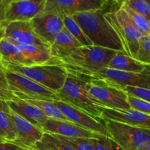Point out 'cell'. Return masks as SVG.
<instances>
[{
    "mask_svg": "<svg viewBox=\"0 0 150 150\" xmlns=\"http://www.w3.org/2000/svg\"><path fill=\"white\" fill-rule=\"evenodd\" d=\"M135 59L145 65L150 66V35L142 38Z\"/></svg>",
    "mask_w": 150,
    "mask_h": 150,
    "instance_id": "obj_30",
    "label": "cell"
},
{
    "mask_svg": "<svg viewBox=\"0 0 150 150\" xmlns=\"http://www.w3.org/2000/svg\"><path fill=\"white\" fill-rule=\"evenodd\" d=\"M25 101L40 109L48 118L70 122L68 118H67L60 111V110L54 105L52 101L42 100H26Z\"/></svg>",
    "mask_w": 150,
    "mask_h": 150,
    "instance_id": "obj_26",
    "label": "cell"
},
{
    "mask_svg": "<svg viewBox=\"0 0 150 150\" xmlns=\"http://www.w3.org/2000/svg\"><path fill=\"white\" fill-rule=\"evenodd\" d=\"M127 100L131 108L150 115V103L131 96H128Z\"/></svg>",
    "mask_w": 150,
    "mask_h": 150,
    "instance_id": "obj_33",
    "label": "cell"
},
{
    "mask_svg": "<svg viewBox=\"0 0 150 150\" xmlns=\"http://www.w3.org/2000/svg\"><path fill=\"white\" fill-rule=\"evenodd\" d=\"M54 136L69 145L74 150H94L95 139L64 137L59 135H54Z\"/></svg>",
    "mask_w": 150,
    "mask_h": 150,
    "instance_id": "obj_28",
    "label": "cell"
},
{
    "mask_svg": "<svg viewBox=\"0 0 150 150\" xmlns=\"http://www.w3.org/2000/svg\"><path fill=\"white\" fill-rule=\"evenodd\" d=\"M94 150H122L111 138L101 136L95 139Z\"/></svg>",
    "mask_w": 150,
    "mask_h": 150,
    "instance_id": "obj_31",
    "label": "cell"
},
{
    "mask_svg": "<svg viewBox=\"0 0 150 150\" xmlns=\"http://www.w3.org/2000/svg\"><path fill=\"white\" fill-rule=\"evenodd\" d=\"M0 54L2 59L1 62L19 66L35 65L31 60L22 54L14 43L5 38L0 41Z\"/></svg>",
    "mask_w": 150,
    "mask_h": 150,
    "instance_id": "obj_20",
    "label": "cell"
},
{
    "mask_svg": "<svg viewBox=\"0 0 150 150\" xmlns=\"http://www.w3.org/2000/svg\"><path fill=\"white\" fill-rule=\"evenodd\" d=\"M64 28L81 44L82 46H92L93 43L87 38L81 26L74 19L73 16H64L62 17Z\"/></svg>",
    "mask_w": 150,
    "mask_h": 150,
    "instance_id": "obj_25",
    "label": "cell"
},
{
    "mask_svg": "<svg viewBox=\"0 0 150 150\" xmlns=\"http://www.w3.org/2000/svg\"><path fill=\"white\" fill-rule=\"evenodd\" d=\"M147 65L127 56L125 53L118 51L108 64V68L133 73H142L147 67Z\"/></svg>",
    "mask_w": 150,
    "mask_h": 150,
    "instance_id": "obj_22",
    "label": "cell"
},
{
    "mask_svg": "<svg viewBox=\"0 0 150 150\" xmlns=\"http://www.w3.org/2000/svg\"><path fill=\"white\" fill-rule=\"evenodd\" d=\"M145 150H150V144L147 146V147L146 148V149H145Z\"/></svg>",
    "mask_w": 150,
    "mask_h": 150,
    "instance_id": "obj_40",
    "label": "cell"
},
{
    "mask_svg": "<svg viewBox=\"0 0 150 150\" xmlns=\"http://www.w3.org/2000/svg\"><path fill=\"white\" fill-rule=\"evenodd\" d=\"M0 150H26L10 142H0Z\"/></svg>",
    "mask_w": 150,
    "mask_h": 150,
    "instance_id": "obj_36",
    "label": "cell"
},
{
    "mask_svg": "<svg viewBox=\"0 0 150 150\" xmlns=\"http://www.w3.org/2000/svg\"><path fill=\"white\" fill-rule=\"evenodd\" d=\"M81 46V44L64 28L56 37L54 43L50 48V51L54 59H59L65 57L71 50Z\"/></svg>",
    "mask_w": 150,
    "mask_h": 150,
    "instance_id": "obj_19",
    "label": "cell"
},
{
    "mask_svg": "<svg viewBox=\"0 0 150 150\" xmlns=\"http://www.w3.org/2000/svg\"><path fill=\"white\" fill-rule=\"evenodd\" d=\"M0 142H7L4 133L0 130Z\"/></svg>",
    "mask_w": 150,
    "mask_h": 150,
    "instance_id": "obj_39",
    "label": "cell"
},
{
    "mask_svg": "<svg viewBox=\"0 0 150 150\" xmlns=\"http://www.w3.org/2000/svg\"><path fill=\"white\" fill-rule=\"evenodd\" d=\"M7 102L0 101V130L4 133L7 142L13 143L17 138L16 127Z\"/></svg>",
    "mask_w": 150,
    "mask_h": 150,
    "instance_id": "obj_23",
    "label": "cell"
},
{
    "mask_svg": "<svg viewBox=\"0 0 150 150\" xmlns=\"http://www.w3.org/2000/svg\"><path fill=\"white\" fill-rule=\"evenodd\" d=\"M102 120H110L133 127L150 130V115L130 108L127 110L111 109L102 107Z\"/></svg>",
    "mask_w": 150,
    "mask_h": 150,
    "instance_id": "obj_15",
    "label": "cell"
},
{
    "mask_svg": "<svg viewBox=\"0 0 150 150\" xmlns=\"http://www.w3.org/2000/svg\"><path fill=\"white\" fill-rule=\"evenodd\" d=\"M114 2L107 1L101 9L73 16L93 45L125 53L120 38L105 18V13L112 7Z\"/></svg>",
    "mask_w": 150,
    "mask_h": 150,
    "instance_id": "obj_1",
    "label": "cell"
},
{
    "mask_svg": "<svg viewBox=\"0 0 150 150\" xmlns=\"http://www.w3.org/2000/svg\"><path fill=\"white\" fill-rule=\"evenodd\" d=\"M122 2L150 21V5L147 0H125Z\"/></svg>",
    "mask_w": 150,
    "mask_h": 150,
    "instance_id": "obj_29",
    "label": "cell"
},
{
    "mask_svg": "<svg viewBox=\"0 0 150 150\" xmlns=\"http://www.w3.org/2000/svg\"><path fill=\"white\" fill-rule=\"evenodd\" d=\"M122 90L125 91L128 96L139 98V99L150 103V89L127 86L124 88Z\"/></svg>",
    "mask_w": 150,
    "mask_h": 150,
    "instance_id": "obj_32",
    "label": "cell"
},
{
    "mask_svg": "<svg viewBox=\"0 0 150 150\" xmlns=\"http://www.w3.org/2000/svg\"><path fill=\"white\" fill-rule=\"evenodd\" d=\"M0 81H6L5 69L0 64Z\"/></svg>",
    "mask_w": 150,
    "mask_h": 150,
    "instance_id": "obj_37",
    "label": "cell"
},
{
    "mask_svg": "<svg viewBox=\"0 0 150 150\" xmlns=\"http://www.w3.org/2000/svg\"><path fill=\"white\" fill-rule=\"evenodd\" d=\"M31 150H74L53 134L44 133L42 139Z\"/></svg>",
    "mask_w": 150,
    "mask_h": 150,
    "instance_id": "obj_24",
    "label": "cell"
},
{
    "mask_svg": "<svg viewBox=\"0 0 150 150\" xmlns=\"http://www.w3.org/2000/svg\"><path fill=\"white\" fill-rule=\"evenodd\" d=\"M111 138L122 150H145L150 144V130L110 120H103Z\"/></svg>",
    "mask_w": 150,
    "mask_h": 150,
    "instance_id": "obj_6",
    "label": "cell"
},
{
    "mask_svg": "<svg viewBox=\"0 0 150 150\" xmlns=\"http://www.w3.org/2000/svg\"><path fill=\"white\" fill-rule=\"evenodd\" d=\"M90 77L102 81L113 87L121 89L127 86L150 89V66H148L144 71L139 73L106 67Z\"/></svg>",
    "mask_w": 150,
    "mask_h": 150,
    "instance_id": "obj_8",
    "label": "cell"
},
{
    "mask_svg": "<svg viewBox=\"0 0 150 150\" xmlns=\"http://www.w3.org/2000/svg\"><path fill=\"white\" fill-rule=\"evenodd\" d=\"M10 114L17 133V138L12 144L23 149L31 150L42 139L44 132L12 110Z\"/></svg>",
    "mask_w": 150,
    "mask_h": 150,
    "instance_id": "obj_14",
    "label": "cell"
},
{
    "mask_svg": "<svg viewBox=\"0 0 150 150\" xmlns=\"http://www.w3.org/2000/svg\"><path fill=\"white\" fill-rule=\"evenodd\" d=\"M120 3H121L122 7L127 13L129 18L130 19L132 23L134 25L135 27L143 35L144 37L150 35V21L142 15L133 11L132 9L123 4L122 1H120Z\"/></svg>",
    "mask_w": 150,
    "mask_h": 150,
    "instance_id": "obj_27",
    "label": "cell"
},
{
    "mask_svg": "<svg viewBox=\"0 0 150 150\" xmlns=\"http://www.w3.org/2000/svg\"><path fill=\"white\" fill-rule=\"evenodd\" d=\"M19 100L16 92L10 89L7 81H0V101H13Z\"/></svg>",
    "mask_w": 150,
    "mask_h": 150,
    "instance_id": "obj_34",
    "label": "cell"
},
{
    "mask_svg": "<svg viewBox=\"0 0 150 150\" xmlns=\"http://www.w3.org/2000/svg\"><path fill=\"white\" fill-rule=\"evenodd\" d=\"M10 0H0V26H7L6 13Z\"/></svg>",
    "mask_w": 150,
    "mask_h": 150,
    "instance_id": "obj_35",
    "label": "cell"
},
{
    "mask_svg": "<svg viewBox=\"0 0 150 150\" xmlns=\"http://www.w3.org/2000/svg\"><path fill=\"white\" fill-rule=\"evenodd\" d=\"M53 103L60 111L75 125L92 133L111 138L104 125L103 120H98L79 108L62 101H53Z\"/></svg>",
    "mask_w": 150,
    "mask_h": 150,
    "instance_id": "obj_11",
    "label": "cell"
},
{
    "mask_svg": "<svg viewBox=\"0 0 150 150\" xmlns=\"http://www.w3.org/2000/svg\"><path fill=\"white\" fill-rule=\"evenodd\" d=\"M7 105L16 114L24 118L32 125L42 130L48 117L38 108L23 100L7 101Z\"/></svg>",
    "mask_w": 150,
    "mask_h": 150,
    "instance_id": "obj_18",
    "label": "cell"
},
{
    "mask_svg": "<svg viewBox=\"0 0 150 150\" xmlns=\"http://www.w3.org/2000/svg\"><path fill=\"white\" fill-rule=\"evenodd\" d=\"M89 77L86 84L88 92L105 108L121 110L131 108L127 100L128 95L125 91L109 86L105 82L93 77Z\"/></svg>",
    "mask_w": 150,
    "mask_h": 150,
    "instance_id": "obj_9",
    "label": "cell"
},
{
    "mask_svg": "<svg viewBox=\"0 0 150 150\" xmlns=\"http://www.w3.org/2000/svg\"><path fill=\"white\" fill-rule=\"evenodd\" d=\"M2 61V59H1V54H0V63H1V62Z\"/></svg>",
    "mask_w": 150,
    "mask_h": 150,
    "instance_id": "obj_41",
    "label": "cell"
},
{
    "mask_svg": "<svg viewBox=\"0 0 150 150\" xmlns=\"http://www.w3.org/2000/svg\"><path fill=\"white\" fill-rule=\"evenodd\" d=\"M6 70L23 75L51 90L58 92L64 86L68 72L58 64L19 66L1 62Z\"/></svg>",
    "mask_w": 150,
    "mask_h": 150,
    "instance_id": "obj_5",
    "label": "cell"
},
{
    "mask_svg": "<svg viewBox=\"0 0 150 150\" xmlns=\"http://www.w3.org/2000/svg\"><path fill=\"white\" fill-rule=\"evenodd\" d=\"M105 18L120 38L125 53L135 59L144 36L132 23L120 1H114Z\"/></svg>",
    "mask_w": 150,
    "mask_h": 150,
    "instance_id": "obj_4",
    "label": "cell"
},
{
    "mask_svg": "<svg viewBox=\"0 0 150 150\" xmlns=\"http://www.w3.org/2000/svg\"><path fill=\"white\" fill-rule=\"evenodd\" d=\"M89 78L85 75L68 72L64 86L57 93L62 102L76 107L98 120H103L101 114L102 107L104 106L88 92L86 84Z\"/></svg>",
    "mask_w": 150,
    "mask_h": 150,
    "instance_id": "obj_3",
    "label": "cell"
},
{
    "mask_svg": "<svg viewBox=\"0 0 150 150\" xmlns=\"http://www.w3.org/2000/svg\"><path fill=\"white\" fill-rule=\"evenodd\" d=\"M14 44L26 58L35 64V65L56 64L55 59L51 56L50 49L40 45H24L21 43Z\"/></svg>",
    "mask_w": 150,
    "mask_h": 150,
    "instance_id": "obj_21",
    "label": "cell"
},
{
    "mask_svg": "<svg viewBox=\"0 0 150 150\" xmlns=\"http://www.w3.org/2000/svg\"><path fill=\"white\" fill-rule=\"evenodd\" d=\"M5 78L10 89L21 100L61 101L58 93L18 73L5 70Z\"/></svg>",
    "mask_w": 150,
    "mask_h": 150,
    "instance_id": "obj_7",
    "label": "cell"
},
{
    "mask_svg": "<svg viewBox=\"0 0 150 150\" xmlns=\"http://www.w3.org/2000/svg\"><path fill=\"white\" fill-rule=\"evenodd\" d=\"M105 0H47L43 13L64 16H74L83 12L101 9Z\"/></svg>",
    "mask_w": 150,
    "mask_h": 150,
    "instance_id": "obj_10",
    "label": "cell"
},
{
    "mask_svg": "<svg viewBox=\"0 0 150 150\" xmlns=\"http://www.w3.org/2000/svg\"><path fill=\"white\" fill-rule=\"evenodd\" d=\"M5 38L14 43L40 45L48 48L34 32L30 21H14L7 23Z\"/></svg>",
    "mask_w": 150,
    "mask_h": 150,
    "instance_id": "obj_17",
    "label": "cell"
},
{
    "mask_svg": "<svg viewBox=\"0 0 150 150\" xmlns=\"http://www.w3.org/2000/svg\"><path fill=\"white\" fill-rule=\"evenodd\" d=\"M47 0H10L6 13L7 23L14 21H31L42 14Z\"/></svg>",
    "mask_w": 150,
    "mask_h": 150,
    "instance_id": "obj_13",
    "label": "cell"
},
{
    "mask_svg": "<svg viewBox=\"0 0 150 150\" xmlns=\"http://www.w3.org/2000/svg\"><path fill=\"white\" fill-rule=\"evenodd\" d=\"M30 23L35 34L49 49L56 37L64 28L62 18L51 13H42Z\"/></svg>",
    "mask_w": 150,
    "mask_h": 150,
    "instance_id": "obj_12",
    "label": "cell"
},
{
    "mask_svg": "<svg viewBox=\"0 0 150 150\" xmlns=\"http://www.w3.org/2000/svg\"><path fill=\"white\" fill-rule=\"evenodd\" d=\"M147 1H148V3H149V5H150V0H147Z\"/></svg>",
    "mask_w": 150,
    "mask_h": 150,
    "instance_id": "obj_42",
    "label": "cell"
},
{
    "mask_svg": "<svg viewBox=\"0 0 150 150\" xmlns=\"http://www.w3.org/2000/svg\"><path fill=\"white\" fill-rule=\"evenodd\" d=\"M118 51L92 45L81 46L69 51L64 57L55 59V64L68 72L92 76L108 67L110 61Z\"/></svg>",
    "mask_w": 150,
    "mask_h": 150,
    "instance_id": "obj_2",
    "label": "cell"
},
{
    "mask_svg": "<svg viewBox=\"0 0 150 150\" xmlns=\"http://www.w3.org/2000/svg\"><path fill=\"white\" fill-rule=\"evenodd\" d=\"M5 28L6 26H0V41L5 38Z\"/></svg>",
    "mask_w": 150,
    "mask_h": 150,
    "instance_id": "obj_38",
    "label": "cell"
},
{
    "mask_svg": "<svg viewBox=\"0 0 150 150\" xmlns=\"http://www.w3.org/2000/svg\"><path fill=\"white\" fill-rule=\"evenodd\" d=\"M44 133L59 135L64 137L99 139L101 135L92 133L76 125L71 122L48 118L42 127Z\"/></svg>",
    "mask_w": 150,
    "mask_h": 150,
    "instance_id": "obj_16",
    "label": "cell"
}]
</instances>
